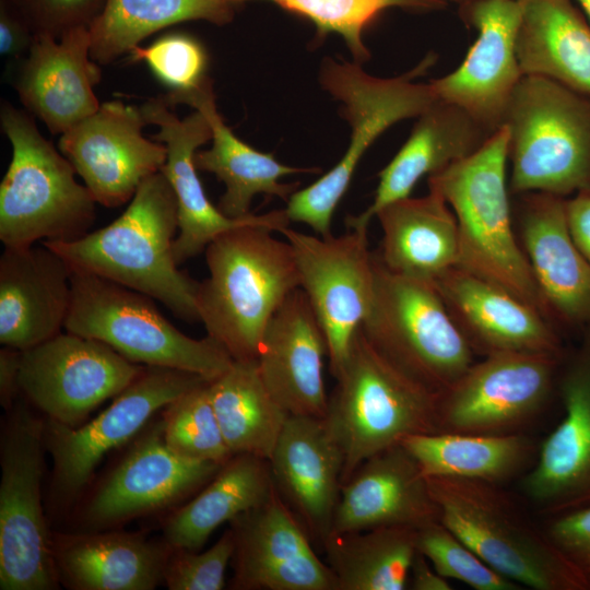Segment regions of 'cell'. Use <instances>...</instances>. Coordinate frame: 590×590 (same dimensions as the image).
<instances>
[{"label": "cell", "instance_id": "obj_46", "mask_svg": "<svg viewBox=\"0 0 590 590\" xmlns=\"http://www.w3.org/2000/svg\"><path fill=\"white\" fill-rule=\"evenodd\" d=\"M35 32L14 0H0V52L21 58L28 52Z\"/></svg>", "mask_w": 590, "mask_h": 590}, {"label": "cell", "instance_id": "obj_38", "mask_svg": "<svg viewBox=\"0 0 590 590\" xmlns=\"http://www.w3.org/2000/svg\"><path fill=\"white\" fill-rule=\"evenodd\" d=\"M321 548L337 590H404L417 553L416 530L384 527L330 532Z\"/></svg>", "mask_w": 590, "mask_h": 590}, {"label": "cell", "instance_id": "obj_15", "mask_svg": "<svg viewBox=\"0 0 590 590\" xmlns=\"http://www.w3.org/2000/svg\"><path fill=\"white\" fill-rule=\"evenodd\" d=\"M144 366L98 340L67 331L21 353V394L47 418L78 427Z\"/></svg>", "mask_w": 590, "mask_h": 590}, {"label": "cell", "instance_id": "obj_21", "mask_svg": "<svg viewBox=\"0 0 590 590\" xmlns=\"http://www.w3.org/2000/svg\"><path fill=\"white\" fill-rule=\"evenodd\" d=\"M222 465L175 455L165 444L161 420L96 488L85 504L83 522L103 530L164 508L204 486Z\"/></svg>", "mask_w": 590, "mask_h": 590}, {"label": "cell", "instance_id": "obj_5", "mask_svg": "<svg viewBox=\"0 0 590 590\" xmlns=\"http://www.w3.org/2000/svg\"><path fill=\"white\" fill-rule=\"evenodd\" d=\"M334 378L324 421L343 453L342 484L369 457L405 437L438 432V393L385 357L362 328Z\"/></svg>", "mask_w": 590, "mask_h": 590}, {"label": "cell", "instance_id": "obj_35", "mask_svg": "<svg viewBox=\"0 0 590 590\" xmlns=\"http://www.w3.org/2000/svg\"><path fill=\"white\" fill-rule=\"evenodd\" d=\"M274 492L268 459L234 455L193 499L167 519L165 542L172 548L199 551L216 528L261 505Z\"/></svg>", "mask_w": 590, "mask_h": 590}, {"label": "cell", "instance_id": "obj_48", "mask_svg": "<svg viewBox=\"0 0 590 590\" xmlns=\"http://www.w3.org/2000/svg\"><path fill=\"white\" fill-rule=\"evenodd\" d=\"M21 353L22 351L9 346L0 350V403L7 412L13 408L21 394Z\"/></svg>", "mask_w": 590, "mask_h": 590}, {"label": "cell", "instance_id": "obj_9", "mask_svg": "<svg viewBox=\"0 0 590 590\" xmlns=\"http://www.w3.org/2000/svg\"><path fill=\"white\" fill-rule=\"evenodd\" d=\"M70 280L66 331L98 340L133 363L180 369L209 381L232 365L217 341L184 334L152 297L92 273L72 271Z\"/></svg>", "mask_w": 590, "mask_h": 590}, {"label": "cell", "instance_id": "obj_34", "mask_svg": "<svg viewBox=\"0 0 590 590\" xmlns=\"http://www.w3.org/2000/svg\"><path fill=\"white\" fill-rule=\"evenodd\" d=\"M400 444L416 460L425 477H461L503 486L529 471L539 449L528 433L417 434Z\"/></svg>", "mask_w": 590, "mask_h": 590}, {"label": "cell", "instance_id": "obj_14", "mask_svg": "<svg viewBox=\"0 0 590 590\" xmlns=\"http://www.w3.org/2000/svg\"><path fill=\"white\" fill-rule=\"evenodd\" d=\"M291 245L300 278L324 333L330 371L342 368L353 338L374 298V253L367 229L351 228L340 236L308 235L290 226L280 231Z\"/></svg>", "mask_w": 590, "mask_h": 590}, {"label": "cell", "instance_id": "obj_50", "mask_svg": "<svg viewBox=\"0 0 590 590\" xmlns=\"http://www.w3.org/2000/svg\"><path fill=\"white\" fill-rule=\"evenodd\" d=\"M590 24V0H575Z\"/></svg>", "mask_w": 590, "mask_h": 590}, {"label": "cell", "instance_id": "obj_17", "mask_svg": "<svg viewBox=\"0 0 590 590\" xmlns=\"http://www.w3.org/2000/svg\"><path fill=\"white\" fill-rule=\"evenodd\" d=\"M526 0H469L458 7L477 37L452 72L429 83L438 99L457 105L495 132L523 76L516 51Z\"/></svg>", "mask_w": 590, "mask_h": 590}, {"label": "cell", "instance_id": "obj_29", "mask_svg": "<svg viewBox=\"0 0 590 590\" xmlns=\"http://www.w3.org/2000/svg\"><path fill=\"white\" fill-rule=\"evenodd\" d=\"M416 118L406 142L379 172L373 203L345 219L349 229H367L380 209L410 197L420 179L472 155L494 133L461 107L440 99Z\"/></svg>", "mask_w": 590, "mask_h": 590}, {"label": "cell", "instance_id": "obj_40", "mask_svg": "<svg viewBox=\"0 0 590 590\" xmlns=\"http://www.w3.org/2000/svg\"><path fill=\"white\" fill-rule=\"evenodd\" d=\"M205 381L163 409V436L177 456L224 464L233 455L223 437Z\"/></svg>", "mask_w": 590, "mask_h": 590}, {"label": "cell", "instance_id": "obj_20", "mask_svg": "<svg viewBox=\"0 0 590 590\" xmlns=\"http://www.w3.org/2000/svg\"><path fill=\"white\" fill-rule=\"evenodd\" d=\"M229 524L235 540L233 589L337 590L331 568L276 489Z\"/></svg>", "mask_w": 590, "mask_h": 590}, {"label": "cell", "instance_id": "obj_45", "mask_svg": "<svg viewBox=\"0 0 590 590\" xmlns=\"http://www.w3.org/2000/svg\"><path fill=\"white\" fill-rule=\"evenodd\" d=\"M542 527L590 590V505L544 518Z\"/></svg>", "mask_w": 590, "mask_h": 590}, {"label": "cell", "instance_id": "obj_6", "mask_svg": "<svg viewBox=\"0 0 590 590\" xmlns=\"http://www.w3.org/2000/svg\"><path fill=\"white\" fill-rule=\"evenodd\" d=\"M439 521L492 568L535 590H587L583 581L503 485L426 477Z\"/></svg>", "mask_w": 590, "mask_h": 590}, {"label": "cell", "instance_id": "obj_12", "mask_svg": "<svg viewBox=\"0 0 590 590\" xmlns=\"http://www.w3.org/2000/svg\"><path fill=\"white\" fill-rule=\"evenodd\" d=\"M564 358L503 352L474 361L438 393L437 433H528L557 391Z\"/></svg>", "mask_w": 590, "mask_h": 590}, {"label": "cell", "instance_id": "obj_16", "mask_svg": "<svg viewBox=\"0 0 590 590\" xmlns=\"http://www.w3.org/2000/svg\"><path fill=\"white\" fill-rule=\"evenodd\" d=\"M145 126L140 106L109 101L60 134L58 149L97 203L117 208L129 202L145 179L162 170L166 146L145 138Z\"/></svg>", "mask_w": 590, "mask_h": 590}, {"label": "cell", "instance_id": "obj_8", "mask_svg": "<svg viewBox=\"0 0 590 590\" xmlns=\"http://www.w3.org/2000/svg\"><path fill=\"white\" fill-rule=\"evenodd\" d=\"M511 192L566 198L590 190V96L523 75L506 108Z\"/></svg>", "mask_w": 590, "mask_h": 590}, {"label": "cell", "instance_id": "obj_26", "mask_svg": "<svg viewBox=\"0 0 590 590\" xmlns=\"http://www.w3.org/2000/svg\"><path fill=\"white\" fill-rule=\"evenodd\" d=\"M98 66L91 57L88 27L60 38L38 34L22 59L14 87L26 111L60 135L101 106L94 91L101 81Z\"/></svg>", "mask_w": 590, "mask_h": 590}, {"label": "cell", "instance_id": "obj_51", "mask_svg": "<svg viewBox=\"0 0 590 590\" xmlns=\"http://www.w3.org/2000/svg\"><path fill=\"white\" fill-rule=\"evenodd\" d=\"M448 3H455L457 4L458 7L469 0H446Z\"/></svg>", "mask_w": 590, "mask_h": 590}, {"label": "cell", "instance_id": "obj_3", "mask_svg": "<svg viewBox=\"0 0 590 590\" xmlns=\"http://www.w3.org/2000/svg\"><path fill=\"white\" fill-rule=\"evenodd\" d=\"M508 140V130L502 126L475 153L429 176L428 186L441 194L456 216L457 267L505 288L547 318L512 228L507 188Z\"/></svg>", "mask_w": 590, "mask_h": 590}, {"label": "cell", "instance_id": "obj_27", "mask_svg": "<svg viewBox=\"0 0 590 590\" xmlns=\"http://www.w3.org/2000/svg\"><path fill=\"white\" fill-rule=\"evenodd\" d=\"M71 269L44 243L0 257V343L26 351L61 333L71 304Z\"/></svg>", "mask_w": 590, "mask_h": 590}, {"label": "cell", "instance_id": "obj_10", "mask_svg": "<svg viewBox=\"0 0 590 590\" xmlns=\"http://www.w3.org/2000/svg\"><path fill=\"white\" fill-rule=\"evenodd\" d=\"M375 291L361 326L371 345L439 393L474 363L472 347L434 283L386 268L374 253Z\"/></svg>", "mask_w": 590, "mask_h": 590}, {"label": "cell", "instance_id": "obj_28", "mask_svg": "<svg viewBox=\"0 0 590 590\" xmlns=\"http://www.w3.org/2000/svg\"><path fill=\"white\" fill-rule=\"evenodd\" d=\"M437 520L426 477L413 456L397 444L366 459L342 484L331 532L417 530Z\"/></svg>", "mask_w": 590, "mask_h": 590}, {"label": "cell", "instance_id": "obj_44", "mask_svg": "<svg viewBox=\"0 0 590 590\" xmlns=\"http://www.w3.org/2000/svg\"><path fill=\"white\" fill-rule=\"evenodd\" d=\"M36 35L60 38L66 33L90 27L106 0H14Z\"/></svg>", "mask_w": 590, "mask_h": 590}, {"label": "cell", "instance_id": "obj_33", "mask_svg": "<svg viewBox=\"0 0 590 590\" xmlns=\"http://www.w3.org/2000/svg\"><path fill=\"white\" fill-rule=\"evenodd\" d=\"M192 108L202 111L212 127V145L194 155L198 170L211 173L225 185L219 210L228 217L240 219L249 214L256 194L274 196L287 201L298 184H284L281 178L315 169L284 165L273 154L255 150L239 140L225 125L215 105L214 92L197 101Z\"/></svg>", "mask_w": 590, "mask_h": 590}, {"label": "cell", "instance_id": "obj_42", "mask_svg": "<svg viewBox=\"0 0 590 590\" xmlns=\"http://www.w3.org/2000/svg\"><path fill=\"white\" fill-rule=\"evenodd\" d=\"M416 548L438 574L461 581L475 590H520L439 520L416 530Z\"/></svg>", "mask_w": 590, "mask_h": 590}, {"label": "cell", "instance_id": "obj_31", "mask_svg": "<svg viewBox=\"0 0 590 590\" xmlns=\"http://www.w3.org/2000/svg\"><path fill=\"white\" fill-rule=\"evenodd\" d=\"M382 231L377 255L389 270L434 282L459 260L456 216L436 190L393 201L375 215Z\"/></svg>", "mask_w": 590, "mask_h": 590}, {"label": "cell", "instance_id": "obj_37", "mask_svg": "<svg viewBox=\"0 0 590 590\" xmlns=\"http://www.w3.org/2000/svg\"><path fill=\"white\" fill-rule=\"evenodd\" d=\"M237 8L229 0H106L88 27L91 57L109 64L172 25L199 20L228 24Z\"/></svg>", "mask_w": 590, "mask_h": 590}, {"label": "cell", "instance_id": "obj_18", "mask_svg": "<svg viewBox=\"0 0 590 590\" xmlns=\"http://www.w3.org/2000/svg\"><path fill=\"white\" fill-rule=\"evenodd\" d=\"M557 393L564 416L519 479L523 497L544 518L590 505V334L563 359Z\"/></svg>", "mask_w": 590, "mask_h": 590}, {"label": "cell", "instance_id": "obj_47", "mask_svg": "<svg viewBox=\"0 0 590 590\" xmlns=\"http://www.w3.org/2000/svg\"><path fill=\"white\" fill-rule=\"evenodd\" d=\"M565 216L571 240L590 263V190L565 200Z\"/></svg>", "mask_w": 590, "mask_h": 590}, {"label": "cell", "instance_id": "obj_7", "mask_svg": "<svg viewBox=\"0 0 590 590\" xmlns=\"http://www.w3.org/2000/svg\"><path fill=\"white\" fill-rule=\"evenodd\" d=\"M435 60V55H428L408 73L390 79L369 75L356 62L323 60L320 84L342 103L341 116L352 130L350 143L328 173L290 197L284 210L291 222L305 223L321 237L332 235L334 210L370 144L394 123L420 116L438 99L430 83L415 82Z\"/></svg>", "mask_w": 590, "mask_h": 590}, {"label": "cell", "instance_id": "obj_19", "mask_svg": "<svg viewBox=\"0 0 590 590\" xmlns=\"http://www.w3.org/2000/svg\"><path fill=\"white\" fill-rule=\"evenodd\" d=\"M140 108L148 125L158 128L151 138L167 150L162 172L177 199L178 234L173 251L178 266L204 251L215 237L229 229L262 223L280 232L288 226L291 221L284 209L233 219L210 202L194 164L198 149L211 141L213 134L211 122L202 111L196 110L181 119L161 96L146 101Z\"/></svg>", "mask_w": 590, "mask_h": 590}, {"label": "cell", "instance_id": "obj_23", "mask_svg": "<svg viewBox=\"0 0 590 590\" xmlns=\"http://www.w3.org/2000/svg\"><path fill=\"white\" fill-rule=\"evenodd\" d=\"M520 196V245L547 318L590 334V263L569 235L566 198L545 192Z\"/></svg>", "mask_w": 590, "mask_h": 590}, {"label": "cell", "instance_id": "obj_1", "mask_svg": "<svg viewBox=\"0 0 590 590\" xmlns=\"http://www.w3.org/2000/svg\"><path fill=\"white\" fill-rule=\"evenodd\" d=\"M177 199L161 170L145 179L114 222L72 241H42L71 271L96 274L164 304L187 322L200 321L199 282L178 269L173 245Z\"/></svg>", "mask_w": 590, "mask_h": 590}, {"label": "cell", "instance_id": "obj_13", "mask_svg": "<svg viewBox=\"0 0 590 590\" xmlns=\"http://www.w3.org/2000/svg\"><path fill=\"white\" fill-rule=\"evenodd\" d=\"M205 381L193 373L144 366L105 411L84 425L71 427L46 418L44 441L54 461L50 489L55 502L70 503L108 451L132 438L156 412Z\"/></svg>", "mask_w": 590, "mask_h": 590}, {"label": "cell", "instance_id": "obj_39", "mask_svg": "<svg viewBox=\"0 0 590 590\" xmlns=\"http://www.w3.org/2000/svg\"><path fill=\"white\" fill-rule=\"evenodd\" d=\"M236 7L255 0H229ZM284 10L299 14L317 28L318 37L329 34L342 37L356 63L367 61L370 54L364 44L365 30L389 8L427 13L446 9V0H268Z\"/></svg>", "mask_w": 590, "mask_h": 590}, {"label": "cell", "instance_id": "obj_41", "mask_svg": "<svg viewBox=\"0 0 590 590\" xmlns=\"http://www.w3.org/2000/svg\"><path fill=\"white\" fill-rule=\"evenodd\" d=\"M129 55L133 61L144 62L168 88L161 97L170 107L187 105L191 98L213 85L206 74L205 48L188 34L163 35L149 46L133 48Z\"/></svg>", "mask_w": 590, "mask_h": 590}, {"label": "cell", "instance_id": "obj_43", "mask_svg": "<svg viewBox=\"0 0 590 590\" xmlns=\"http://www.w3.org/2000/svg\"><path fill=\"white\" fill-rule=\"evenodd\" d=\"M234 548L231 528L203 552L170 547L163 581L169 590H221L225 587V573Z\"/></svg>", "mask_w": 590, "mask_h": 590}, {"label": "cell", "instance_id": "obj_25", "mask_svg": "<svg viewBox=\"0 0 590 590\" xmlns=\"http://www.w3.org/2000/svg\"><path fill=\"white\" fill-rule=\"evenodd\" d=\"M326 356L324 333L306 293L298 287L270 318L257 356L266 387L290 415L326 417Z\"/></svg>", "mask_w": 590, "mask_h": 590}, {"label": "cell", "instance_id": "obj_24", "mask_svg": "<svg viewBox=\"0 0 590 590\" xmlns=\"http://www.w3.org/2000/svg\"><path fill=\"white\" fill-rule=\"evenodd\" d=\"M269 462L279 495L321 547L331 532L344 465L324 418L288 415Z\"/></svg>", "mask_w": 590, "mask_h": 590}, {"label": "cell", "instance_id": "obj_49", "mask_svg": "<svg viewBox=\"0 0 590 590\" xmlns=\"http://www.w3.org/2000/svg\"><path fill=\"white\" fill-rule=\"evenodd\" d=\"M412 590H451L449 579L442 577L432 566L429 560L416 553L409 577V587Z\"/></svg>", "mask_w": 590, "mask_h": 590}, {"label": "cell", "instance_id": "obj_30", "mask_svg": "<svg viewBox=\"0 0 590 590\" xmlns=\"http://www.w3.org/2000/svg\"><path fill=\"white\" fill-rule=\"evenodd\" d=\"M170 552L127 532L52 535L58 578L73 590H153Z\"/></svg>", "mask_w": 590, "mask_h": 590}, {"label": "cell", "instance_id": "obj_2", "mask_svg": "<svg viewBox=\"0 0 590 590\" xmlns=\"http://www.w3.org/2000/svg\"><path fill=\"white\" fill-rule=\"evenodd\" d=\"M272 232L269 224L239 226L204 250L210 274L198 286L199 319L234 361L257 359L270 318L300 287L291 245Z\"/></svg>", "mask_w": 590, "mask_h": 590}, {"label": "cell", "instance_id": "obj_11", "mask_svg": "<svg viewBox=\"0 0 590 590\" xmlns=\"http://www.w3.org/2000/svg\"><path fill=\"white\" fill-rule=\"evenodd\" d=\"M0 440V589L58 587L43 505L44 421L25 402L9 410Z\"/></svg>", "mask_w": 590, "mask_h": 590}, {"label": "cell", "instance_id": "obj_36", "mask_svg": "<svg viewBox=\"0 0 590 590\" xmlns=\"http://www.w3.org/2000/svg\"><path fill=\"white\" fill-rule=\"evenodd\" d=\"M208 386L232 455L249 453L269 460L290 414L266 387L257 359L233 361Z\"/></svg>", "mask_w": 590, "mask_h": 590}, {"label": "cell", "instance_id": "obj_4", "mask_svg": "<svg viewBox=\"0 0 590 590\" xmlns=\"http://www.w3.org/2000/svg\"><path fill=\"white\" fill-rule=\"evenodd\" d=\"M34 116L1 102L0 126L12 156L0 184V239L5 248L72 241L87 233L97 203L71 162L38 130Z\"/></svg>", "mask_w": 590, "mask_h": 590}, {"label": "cell", "instance_id": "obj_32", "mask_svg": "<svg viewBox=\"0 0 590 590\" xmlns=\"http://www.w3.org/2000/svg\"><path fill=\"white\" fill-rule=\"evenodd\" d=\"M516 51L523 75L590 96V24L574 0H526Z\"/></svg>", "mask_w": 590, "mask_h": 590}, {"label": "cell", "instance_id": "obj_22", "mask_svg": "<svg viewBox=\"0 0 590 590\" xmlns=\"http://www.w3.org/2000/svg\"><path fill=\"white\" fill-rule=\"evenodd\" d=\"M433 283L475 354L522 352L565 357L553 323L505 288L459 267Z\"/></svg>", "mask_w": 590, "mask_h": 590}]
</instances>
